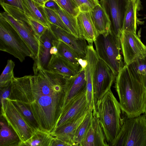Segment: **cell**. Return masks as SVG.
<instances>
[{
  "mask_svg": "<svg viewBox=\"0 0 146 146\" xmlns=\"http://www.w3.org/2000/svg\"><path fill=\"white\" fill-rule=\"evenodd\" d=\"M68 78L46 70H40L33 76L14 77L9 98L24 104L40 129L51 133L61 114Z\"/></svg>",
  "mask_w": 146,
  "mask_h": 146,
  "instance_id": "obj_1",
  "label": "cell"
},
{
  "mask_svg": "<svg viewBox=\"0 0 146 146\" xmlns=\"http://www.w3.org/2000/svg\"><path fill=\"white\" fill-rule=\"evenodd\" d=\"M114 88L121 108L128 118L144 113L146 110V88L125 64L116 77Z\"/></svg>",
  "mask_w": 146,
  "mask_h": 146,
  "instance_id": "obj_2",
  "label": "cell"
},
{
  "mask_svg": "<svg viewBox=\"0 0 146 146\" xmlns=\"http://www.w3.org/2000/svg\"><path fill=\"white\" fill-rule=\"evenodd\" d=\"M106 140L111 146L119 133L124 119L123 112L111 89L96 103L95 110Z\"/></svg>",
  "mask_w": 146,
  "mask_h": 146,
  "instance_id": "obj_3",
  "label": "cell"
},
{
  "mask_svg": "<svg viewBox=\"0 0 146 146\" xmlns=\"http://www.w3.org/2000/svg\"><path fill=\"white\" fill-rule=\"evenodd\" d=\"M94 42L99 59L107 65L116 77L125 65L120 37L110 30L106 34H99Z\"/></svg>",
  "mask_w": 146,
  "mask_h": 146,
  "instance_id": "obj_4",
  "label": "cell"
},
{
  "mask_svg": "<svg viewBox=\"0 0 146 146\" xmlns=\"http://www.w3.org/2000/svg\"><path fill=\"white\" fill-rule=\"evenodd\" d=\"M0 17L7 21L16 31L30 49L34 60L38 52L39 41L29 24L28 17L19 9L8 5Z\"/></svg>",
  "mask_w": 146,
  "mask_h": 146,
  "instance_id": "obj_5",
  "label": "cell"
},
{
  "mask_svg": "<svg viewBox=\"0 0 146 146\" xmlns=\"http://www.w3.org/2000/svg\"><path fill=\"white\" fill-rule=\"evenodd\" d=\"M0 50L7 52L23 62L27 57L33 59L29 47L14 28L0 17Z\"/></svg>",
  "mask_w": 146,
  "mask_h": 146,
  "instance_id": "obj_6",
  "label": "cell"
},
{
  "mask_svg": "<svg viewBox=\"0 0 146 146\" xmlns=\"http://www.w3.org/2000/svg\"><path fill=\"white\" fill-rule=\"evenodd\" d=\"M112 146H146V117L145 115L124 119Z\"/></svg>",
  "mask_w": 146,
  "mask_h": 146,
  "instance_id": "obj_7",
  "label": "cell"
},
{
  "mask_svg": "<svg viewBox=\"0 0 146 146\" xmlns=\"http://www.w3.org/2000/svg\"><path fill=\"white\" fill-rule=\"evenodd\" d=\"M1 116L19 137L18 146L33 135L35 130L27 123L19 111L9 98L1 101Z\"/></svg>",
  "mask_w": 146,
  "mask_h": 146,
  "instance_id": "obj_8",
  "label": "cell"
},
{
  "mask_svg": "<svg viewBox=\"0 0 146 146\" xmlns=\"http://www.w3.org/2000/svg\"><path fill=\"white\" fill-rule=\"evenodd\" d=\"M120 38L125 64L128 65L146 56V45L142 42L136 33L122 31Z\"/></svg>",
  "mask_w": 146,
  "mask_h": 146,
  "instance_id": "obj_9",
  "label": "cell"
},
{
  "mask_svg": "<svg viewBox=\"0 0 146 146\" xmlns=\"http://www.w3.org/2000/svg\"><path fill=\"white\" fill-rule=\"evenodd\" d=\"M116 77L110 68L102 60L99 59L93 78L94 104L101 100L110 89Z\"/></svg>",
  "mask_w": 146,
  "mask_h": 146,
  "instance_id": "obj_10",
  "label": "cell"
},
{
  "mask_svg": "<svg viewBox=\"0 0 146 146\" xmlns=\"http://www.w3.org/2000/svg\"><path fill=\"white\" fill-rule=\"evenodd\" d=\"M129 0H100L99 1L110 20V30L119 37Z\"/></svg>",
  "mask_w": 146,
  "mask_h": 146,
  "instance_id": "obj_11",
  "label": "cell"
},
{
  "mask_svg": "<svg viewBox=\"0 0 146 146\" xmlns=\"http://www.w3.org/2000/svg\"><path fill=\"white\" fill-rule=\"evenodd\" d=\"M91 108L87 99L86 90L71 99L62 108L56 129L77 119Z\"/></svg>",
  "mask_w": 146,
  "mask_h": 146,
  "instance_id": "obj_12",
  "label": "cell"
},
{
  "mask_svg": "<svg viewBox=\"0 0 146 146\" xmlns=\"http://www.w3.org/2000/svg\"><path fill=\"white\" fill-rule=\"evenodd\" d=\"M39 41L38 53L35 58L33 66L34 74L40 70H47V66L52 55L50 49L56 46L58 40L54 35L50 27H48L41 37Z\"/></svg>",
  "mask_w": 146,
  "mask_h": 146,
  "instance_id": "obj_13",
  "label": "cell"
},
{
  "mask_svg": "<svg viewBox=\"0 0 146 146\" xmlns=\"http://www.w3.org/2000/svg\"><path fill=\"white\" fill-rule=\"evenodd\" d=\"M50 27L58 40L62 41L69 46L81 58L85 59L88 45L83 38L76 37L71 33L50 23Z\"/></svg>",
  "mask_w": 146,
  "mask_h": 146,
  "instance_id": "obj_14",
  "label": "cell"
},
{
  "mask_svg": "<svg viewBox=\"0 0 146 146\" xmlns=\"http://www.w3.org/2000/svg\"><path fill=\"white\" fill-rule=\"evenodd\" d=\"M85 59L87 65L85 68L86 79V96L88 103L93 110L95 109L93 96V81L96 67L99 60L93 43L88 44L86 49Z\"/></svg>",
  "mask_w": 146,
  "mask_h": 146,
  "instance_id": "obj_15",
  "label": "cell"
},
{
  "mask_svg": "<svg viewBox=\"0 0 146 146\" xmlns=\"http://www.w3.org/2000/svg\"><path fill=\"white\" fill-rule=\"evenodd\" d=\"M80 146H109L95 112Z\"/></svg>",
  "mask_w": 146,
  "mask_h": 146,
  "instance_id": "obj_16",
  "label": "cell"
},
{
  "mask_svg": "<svg viewBox=\"0 0 146 146\" xmlns=\"http://www.w3.org/2000/svg\"><path fill=\"white\" fill-rule=\"evenodd\" d=\"M86 84L85 68L80 67L75 75L67 79L62 108L72 98L86 90Z\"/></svg>",
  "mask_w": 146,
  "mask_h": 146,
  "instance_id": "obj_17",
  "label": "cell"
},
{
  "mask_svg": "<svg viewBox=\"0 0 146 146\" xmlns=\"http://www.w3.org/2000/svg\"><path fill=\"white\" fill-rule=\"evenodd\" d=\"M143 9L140 0H129L128 2L122 29V31L136 33L137 26L143 25L144 21L138 18L139 11Z\"/></svg>",
  "mask_w": 146,
  "mask_h": 146,
  "instance_id": "obj_18",
  "label": "cell"
},
{
  "mask_svg": "<svg viewBox=\"0 0 146 146\" xmlns=\"http://www.w3.org/2000/svg\"><path fill=\"white\" fill-rule=\"evenodd\" d=\"M91 108L77 119L56 128L51 133L52 135L60 139L70 146H73V140L76 130Z\"/></svg>",
  "mask_w": 146,
  "mask_h": 146,
  "instance_id": "obj_19",
  "label": "cell"
},
{
  "mask_svg": "<svg viewBox=\"0 0 146 146\" xmlns=\"http://www.w3.org/2000/svg\"><path fill=\"white\" fill-rule=\"evenodd\" d=\"M76 17L82 37L88 44L93 43L99 34L94 24L90 12H80Z\"/></svg>",
  "mask_w": 146,
  "mask_h": 146,
  "instance_id": "obj_20",
  "label": "cell"
},
{
  "mask_svg": "<svg viewBox=\"0 0 146 146\" xmlns=\"http://www.w3.org/2000/svg\"><path fill=\"white\" fill-rule=\"evenodd\" d=\"M47 70L68 78L74 75L78 71L58 54L52 55L48 65Z\"/></svg>",
  "mask_w": 146,
  "mask_h": 146,
  "instance_id": "obj_21",
  "label": "cell"
},
{
  "mask_svg": "<svg viewBox=\"0 0 146 146\" xmlns=\"http://www.w3.org/2000/svg\"><path fill=\"white\" fill-rule=\"evenodd\" d=\"M94 26L99 34L106 35L110 31L111 23L104 9L100 4L90 12Z\"/></svg>",
  "mask_w": 146,
  "mask_h": 146,
  "instance_id": "obj_22",
  "label": "cell"
},
{
  "mask_svg": "<svg viewBox=\"0 0 146 146\" xmlns=\"http://www.w3.org/2000/svg\"><path fill=\"white\" fill-rule=\"evenodd\" d=\"M25 13L28 17L47 27L50 23L48 20L44 7L33 0H22Z\"/></svg>",
  "mask_w": 146,
  "mask_h": 146,
  "instance_id": "obj_23",
  "label": "cell"
},
{
  "mask_svg": "<svg viewBox=\"0 0 146 146\" xmlns=\"http://www.w3.org/2000/svg\"><path fill=\"white\" fill-rule=\"evenodd\" d=\"M1 117L0 146H18L19 137L4 118Z\"/></svg>",
  "mask_w": 146,
  "mask_h": 146,
  "instance_id": "obj_24",
  "label": "cell"
},
{
  "mask_svg": "<svg viewBox=\"0 0 146 146\" xmlns=\"http://www.w3.org/2000/svg\"><path fill=\"white\" fill-rule=\"evenodd\" d=\"M56 47L58 50V54L78 71L80 66L78 60L81 58L69 46L61 40H58Z\"/></svg>",
  "mask_w": 146,
  "mask_h": 146,
  "instance_id": "obj_25",
  "label": "cell"
},
{
  "mask_svg": "<svg viewBox=\"0 0 146 146\" xmlns=\"http://www.w3.org/2000/svg\"><path fill=\"white\" fill-rule=\"evenodd\" d=\"M53 137L50 133L40 129L36 130L31 137L20 146H50Z\"/></svg>",
  "mask_w": 146,
  "mask_h": 146,
  "instance_id": "obj_26",
  "label": "cell"
},
{
  "mask_svg": "<svg viewBox=\"0 0 146 146\" xmlns=\"http://www.w3.org/2000/svg\"><path fill=\"white\" fill-rule=\"evenodd\" d=\"M127 65L133 75L146 88V56Z\"/></svg>",
  "mask_w": 146,
  "mask_h": 146,
  "instance_id": "obj_27",
  "label": "cell"
},
{
  "mask_svg": "<svg viewBox=\"0 0 146 146\" xmlns=\"http://www.w3.org/2000/svg\"><path fill=\"white\" fill-rule=\"evenodd\" d=\"M70 32L78 38H83L80 34L77 17L61 9L56 11Z\"/></svg>",
  "mask_w": 146,
  "mask_h": 146,
  "instance_id": "obj_28",
  "label": "cell"
},
{
  "mask_svg": "<svg viewBox=\"0 0 146 146\" xmlns=\"http://www.w3.org/2000/svg\"><path fill=\"white\" fill-rule=\"evenodd\" d=\"M93 110L91 108L86 116L77 128L73 140V146H80L90 124Z\"/></svg>",
  "mask_w": 146,
  "mask_h": 146,
  "instance_id": "obj_29",
  "label": "cell"
},
{
  "mask_svg": "<svg viewBox=\"0 0 146 146\" xmlns=\"http://www.w3.org/2000/svg\"><path fill=\"white\" fill-rule=\"evenodd\" d=\"M11 100L19 111L28 124L35 130L40 129L38 123L33 114L27 106L19 100Z\"/></svg>",
  "mask_w": 146,
  "mask_h": 146,
  "instance_id": "obj_30",
  "label": "cell"
},
{
  "mask_svg": "<svg viewBox=\"0 0 146 146\" xmlns=\"http://www.w3.org/2000/svg\"><path fill=\"white\" fill-rule=\"evenodd\" d=\"M14 62L11 60H8L6 66L0 76V87L4 86L11 81L14 77L13 69Z\"/></svg>",
  "mask_w": 146,
  "mask_h": 146,
  "instance_id": "obj_31",
  "label": "cell"
},
{
  "mask_svg": "<svg viewBox=\"0 0 146 146\" xmlns=\"http://www.w3.org/2000/svg\"><path fill=\"white\" fill-rule=\"evenodd\" d=\"M60 8L77 17L80 12L79 7L75 0H54Z\"/></svg>",
  "mask_w": 146,
  "mask_h": 146,
  "instance_id": "obj_32",
  "label": "cell"
},
{
  "mask_svg": "<svg viewBox=\"0 0 146 146\" xmlns=\"http://www.w3.org/2000/svg\"><path fill=\"white\" fill-rule=\"evenodd\" d=\"M44 9L47 19L50 23L71 33L56 11L45 7Z\"/></svg>",
  "mask_w": 146,
  "mask_h": 146,
  "instance_id": "obj_33",
  "label": "cell"
},
{
  "mask_svg": "<svg viewBox=\"0 0 146 146\" xmlns=\"http://www.w3.org/2000/svg\"><path fill=\"white\" fill-rule=\"evenodd\" d=\"M75 0L80 12H90L95 6L100 4L99 1L98 0Z\"/></svg>",
  "mask_w": 146,
  "mask_h": 146,
  "instance_id": "obj_34",
  "label": "cell"
},
{
  "mask_svg": "<svg viewBox=\"0 0 146 146\" xmlns=\"http://www.w3.org/2000/svg\"><path fill=\"white\" fill-rule=\"evenodd\" d=\"M28 19L29 24L33 31L38 38H39L48 27L29 17H28Z\"/></svg>",
  "mask_w": 146,
  "mask_h": 146,
  "instance_id": "obj_35",
  "label": "cell"
},
{
  "mask_svg": "<svg viewBox=\"0 0 146 146\" xmlns=\"http://www.w3.org/2000/svg\"><path fill=\"white\" fill-rule=\"evenodd\" d=\"M12 81L4 86L0 87L1 101L9 98L11 91Z\"/></svg>",
  "mask_w": 146,
  "mask_h": 146,
  "instance_id": "obj_36",
  "label": "cell"
},
{
  "mask_svg": "<svg viewBox=\"0 0 146 146\" xmlns=\"http://www.w3.org/2000/svg\"><path fill=\"white\" fill-rule=\"evenodd\" d=\"M0 4L4 3L17 7L24 12L22 0H0Z\"/></svg>",
  "mask_w": 146,
  "mask_h": 146,
  "instance_id": "obj_37",
  "label": "cell"
},
{
  "mask_svg": "<svg viewBox=\"0 0 146 146\" xmlns=\"http://www.w3.org/2000/svg\"><path fill=\"white\" fill-rule=\"evenodd\" d=\"M44 7L56 11L61 9L56 2L54 0H49L45 3Z\"/></svg>",
  "mask_w": 146,
  "mask_h": 146,
  "instance_id": "obj_38",
  "label": "cell"
},
{
  "mask_svg": "<svg viewBox=\"0 0 146 146\" xmlns=\"http://www.w3.org/2000/svg\"><path fill=\"white\" fill-rule=\"evenodd\" d=\"M70 146V145L64 142L60 139L55 137L52 138L50 146Z\"/></svg>",
  "mask_w": 146,
  "mask_h": 146,
  "instance_id": "obj_39",
  "label": "cell"
},
{
  "mask_svg": "<svg viewBox=\"0 0 146 146\" xmlns=\"http://www.w3.org/2000/svg\"><path fill=\"white\" fill-rule=\"evenodd\" d=\"M80 67L82 68H85L87 65V61L85 59L80 58L78 60Z\"/></svg>",
  "mask_w": 146,
  "mask_h": 146,
  "instance_id": "obj_40",
  "label": "cell"
},
{
  "mask_svg": "<svg viewBox=\"0 0 146 146\" xmlns=\"http://www.w3.org/2000/svg\"><path fill=\"white\" fill-rule=\"evenodd\" d=\"M50 53L51 55H57L58 54V50L56 46H53L51 48Z\"/></svg>",
  "mask_w": 146,
  "mask_h": 146,
  "instance_id": "obj_41",
  "label": "cell"
},
{
  "mask_svg": "<svg viewBox=\"0 0 146 146\" xmlns=\"http://www.w3.org/2000/svg\"><path fill=\"white\" fill-rule=\"evenodd\" d=\"M35 3L44 7V4L47 0H33Z\"/></svg>",
  "mask_w": 146,
  "mask_h": 146,
  "instance_id": "obj_42",
  "label": "cell"
},
{
  "mask_svg": "<svg viewBox=\"0 0 146 146\" xmlns=\"http://www.w3.org/2000/svg\"><path fill=\"white\" fill-rule=\"evenodd\" d=\"M144 114H145L144 115H145V117H146V111H145Z\"/></svg>",
  "mask_w": 146,
  "mask_h": 146,
  "instance_id": "obj_43",
  "label": "cell"
},
{
  "mask_svg": "<svg viewBox=\"0 0 146 146\" xmlns=\"http://www.w3.org/2000/svg\"><path fill=\"white\" fill-rule=\"evenodd\" d=\"M47 0L48 1V0Z\"/></svg>",
  "mask_w": 146,
  "mask_h": 146,
  "instance_id": "obj_44",
  "label": "cell"
},
{
  "mask_svg": "<svg viewBox=\"0 0 146 146\" xmlns=\"http://www.w3.org/2000/svg\"></svg>",
  "mask_w": 146,
  "mask_h": 146,
  "instance_id": "obj_45",
  "label": "cell"
},
{
  "mask_svg": "<svg viewBox=\"0 0 146 146\" xmlns=\"http://www.w3.org/2000/svg\"></svg>",
  "mask_w": 146,
  "mask_h": 146,
  "instance_id": "obj_46",
  "label": "cell"
}]
</instances>
